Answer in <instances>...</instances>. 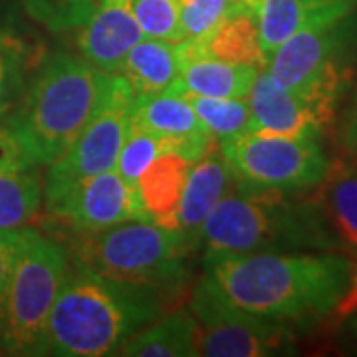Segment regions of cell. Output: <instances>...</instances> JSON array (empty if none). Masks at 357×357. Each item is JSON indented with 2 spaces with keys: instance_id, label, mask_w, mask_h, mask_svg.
I'll use <instances>...</instances> for the list:
<instances>
[{
  "instance_id": "1",
  "label": "cell",
  "mask_w": 357,
  "mask_h": 357,
  "mask_svg": "<svg viewBox=\"0 0 357 357\" xmlns=\"http://www.w3.org/2000/svg\"><path fill=\"white\" fill-rule=\"evenodd\" d=\"M206 274L230 302L260 318L307 326L330 318L351 258L342 252H256L206 258Z\"/></svg>"
},
{
  "instance_id": "2",
  "label": "cell",
  "mask_w": 357,
  "mask_h": 357,
  "mask_svg": "<svg viewBox=\"0 0 357 357\" xmlns=\"http://www.w3.org/2000/svg\"><path fill=\"white\" fill-rule=\"evenodd\" d=\"M115 76L82 56H48L0 128L26 163L40 169L52 165L102 109Z\"/></svg>"
},
{
  "instance_id": "3",
  "label": "cell",
  "mask_w": 357,
  "mask_h": 357,
  "mask_svg": "<svg viewBox=\"0 0 357 357\" xmlns=\"http://www.w3.org/2000/svg\"><path fill=\"white\" fill-rule=\"evenodd\" d=\"M197 244L204 248V260L256 252H340L312 192L258 189L236 177L204 218Z\"/></svg>"
},
{
  "instance_id": "4",
  "label": "cell",
  "mask_w": 357,
  "mask_h": 357,
  "mask_svg": "<svg viewBox=\"0 0 357 357\" xmlns=\"http://www.w3.org/2000/svg\"><path fill=\"white\" fill-rule=\"evenodd\" d=\"M163 312V290L112 280L72 264L48 316L44 356H115Z\"/></svg>"
},
{
  "instance_id": "5",
  "label": "cell",
  "mask_w": 357,
  "mask_h": 357,
  "mask_svg": "<svg viewBox=\"0 0 357 357\" xmlns=\"http://www.w3.org/2000/svg\"><path fill=\"white\" fill-rule=\"evenodd\" d=\"M195 248V241L183 230L165 229L153 220H128L77 234L72 264L112 280L169 290L185 282L187 256Z\"/></svg>"
},
{
  "instance_id": "6",
  "label": "cell",
  "mask_w": 357,
  "mask_h": 357,
  "mask_svg": "<svg viewBox=\"0 0 357 357\" xmlns=\"http://www.w3.org/2000/svg\"><path fill=\"white\" fill-rule=\"evenodd\" d=\"M70 258L60 243L22 227L0 307V349L10 356H44L46 324Z\"/></svg>"
},
{
  "instance_id": "7",
  "label": "cell",
  "mask_w": 357,
  "mask_h": 357,
  "mask_svg": "<svg viewBox=\"0 0 357 357\" xmlns=\"http://www.w3.org/2000/svg\"><path fill=\"white\" fill-rule=\"evenodd\" d=\"M357 66V10L307 26L284 40L268 58L276 82L335 117Z\"/></svg>"
},
{
  "instance_id": "8",
  "label": "cell",
  "mask_w": 357,
  "mask_h": 357,
  "mask_svg": "<svg viewBox=\"0 0 357 357\" xmlns=\"http://www.w3.org/2000/svg\"><path fill=\"white\" fill-rule=\"evenodd\" d=\"M189 310L199 328L197 356L268 357L294 351L292 326L238 307L206 272L192 286Z\"/></svg>"
},
{
  "instance_id": "9",
  "label": "cell",
  "mask_w": 357,
  "mask_h": 357,
  "mask_svg": "<svg viewBox=\"0 0 357 357\" xmlns=\"http://www.w3.org/2000/svg\"><path fill=\"white\" fill-rule=\"evenodd\" d=\"M218 145L232 175L258 189L307 192L318 187L332 165L319 139L314 137L246 131Z\"/></svg>"
},
{
  "instance_id": "10",
  "label": "cell",
  "mask_w": 357,
  "mask_h": 357,
  "mask_svg": "<svg viewBox=\"0 0 357 357\" xmlns=\"http://www.w3.org/2000/svg\"><path fill=\"white\" fill-rule=\"evenodd\" d=\"M133 102L135 93L128 82L117 74L102 109L77 135L74 145L58 161L46 167L44 199L58 195L82 178L115 169L131 123Z\"/></svg>"
},
{
  "instance_id": "11",
  "label": "cell",
  "mask_w": 357,
  "mask_h": 357,
  "mask_svg": "<svg viewBox=\"0 0 357 357\" xmlns=\"http://www.w3.org/2000/svg\"><path fill=\"white\" fill-rule=\"evenodd\" d=\"M48 215L76 234L98 232L128 220H149L139 189L115 169L82 178L54 197L44 199Z\"/></svg>"
},
{
  "instance_id": "12",
  "label": "cell",
  "mask_w": 357,
  "mask_h": 357,
  "mask_svg": "<svg viewBox=\"0 0 357 357\" xmlns=\"http://www.w3.org/2000/svg\"><path fill=\"white\" fill-rule=\"evenodd\" d=\"M246 102L250 107L248 131L252 133L319 139L324 129L333 121V115L282 86L266 68L258 72Z\"/></svg>"
},
{
  "instance_id": "13",
  "label": "cell",
  "mask_w": 357,
  "mask_h": 357,
  "mask_svg": "<svg viewBox=\"0 0 357 357\" xmlns=\"http://www.w3.org/2000/svg\"><path fill=\"white\" fill-rule=\"evenodd\" d=\"M76 28L79 56L107 74H117L129 50L145 38L131 0H93Z\"/></svg>"
},
{
  "instance_id": "14",
  "label": "cell",
  "mask_w": 357,
  "mask_h": 357,
  "mask_svg": "<svg viewBox=\"0 0 357 357\" xmlns=\"http://www.w3.org/2000/svg\"><path fill=\"white\" fill-rule=\"evenodd\" d=\"M131 123L167 141L171 151L187 157L191 163L217 143L195 114L191 102L175 89L155 96H135Z\"/></svg>"
},
{
  "instance_id": "15",
  "label": "cell",
  "mask_w": 357,
  "mask_h": 357,
  "mask_svg": "<svg viewBox=\"0 0 357 357\" xmlns=\"http://www.w3.org/2000/svg\"><path fill=\"white\" fill-rule=\"evenodd\" d=\"M243 2L255 16L258 38L266 60L284 40L294 36L296 32L357 10V0H243Z\"/></svg>"
},
{
  "instance_id": "16",
  "label": "cell",
  "mask_w": 357,
  "mask_h": 357,
  "mask_svg": "<svg viewBox=\"0 0 357 357\" xmlns=\"http://www.w3.org/2000/svg\"><path fill=\"white\" fill-rule=\"evenodd\" d=\"M44 204L40 167L26 163L0 128V229H22Z\"/></svg>"
},
{
  "instance_id": "17",
  "label": "cell",
  "mask_w": 357,
  "mask_h": 357,
  "mask_svg": "<svg viewBox=\"0 0 357 357\" xmlns=\"http://www.w3.org/2000/svg\"><path fill=\"white\" fill-rule=\"evenodd\" d=\"M232 183H234V175L222 157L218 141L191 163L185 191L178 203L177 222L178 230L191 236L195 244L204 218L211 215V211L217 206L218 201L227 195Z\"/></svg>"
},
{
  "instance_id": "18",
  "label": "cell",
  "mask_w": 357,
  "mask_h": 357,
  "mask_svg": "<svg viewBox=\"0 0 357 357\" xmlns=\"http://www.w3.org/2000/svg\"><path fill=\"white\" fill-rule=\"evenodd\" d=\"M312 197L326 225L345 256H357V167L347 159H335Z\"/></svg>"
},
{
  "instance_id": "19",
  "label": "cell",
  "mask_w": 357,
  "mask_h": 357,
  "mask_svg": "<svg viewBox=\"0 0 357 357\" xmlns=\"http://www.w3.org/2000/svg\"><path fill=\"white\" fill-rule=\"evenodd\" d=\"M262 68L232 64L199 54L183 40V66L173 88L185 96L204 98H246Z\"/></svg>"
},
{
  "instance_id": "20",
  "label": "cell",
  "mask_w": 357,
  "mask_h": 357,
  "mask_svg": "<svg viewBox=\"0 0 357 357\" xmlns=\"http://www.w3.org/2000/svg\"><path fill=\"white\" fill-rule=\"evenodd\" d=\"M183 66V42L139 40L119 68V76L135 96H155L173 88Z\"/></svg>"
},
{
  "instance_id": "21",
  "label": "cell",
  "mask_w": 357,
  "mask_h": 357,
  "mask_svg": "<svg viewBox=\"0 0 357 357\" xmlns=\"http://www.w3.org/2000/svg\"><path fill=\"white\" fill-rule=\"evenodd\" d=\"M191 161L177 151H165L155 159L137 181L141 203L149 220L178 230L177 213L185 191Z\"/></svg>"
},
{
  "instance_id": "22",
  "label": "cell",
  "mask_w": 357,
  "mask_h": 357,
  "mask_svg": "<svg viewBox=\"0 0 357 357\" xmlns=\"http://www.w3.org/2000/svg\"><path fill=\"white\" fill-rule=\"evenodd\" d=\"M199 328L189 307H177L149 321L133 333L115 356L126 357H191L197 356Z\"/></svg>"
},
{
  "instance_id": "23",
  "label": "cell",
  "mask_w": 357,
  "mask_h": 357,
  "mask_svg": "<svg viewBox=\"0 0 357 357\" xmlns=\"http://www.w3.org/2000/svg\"><path fill=\"white\" fill-rule=\"evenodd\" d=\"M199 54L232 62V64L266 68V56L260 46L258 28L252 13L243 0L234 4L222 22L203 40H187Z\"/></svg>"
},
{
  "instance_id": "24",
  "label": "cell",
  "mask_w": 357,
  "mask_h": 357,
  "mask_svg": "<svg viewBox=\"0 0 357 357\" xmlns=\"http://www.w3.org/2000/svg\"><path fill=\"white\" fill-rule=\"evenodd\" d=\"M36 68V48L8 18L0 16V121L20 100Z\"/></svg>"
},
{
  "instance_id": "25",
  "label": "cell",
  "mask_w": 357,
  "mask_h": 357,
  "mask_svg": "<svg viewBox=\"0 0 357 357\" xmlns=\"http://www.w3.org/2000/svg\"><path fill=\"white\" fill-rule=\"evenodd\" d=\"M185 98L191 102L192 109L199 115L204 129L218 143L238 137L248 131L250 107L246 98H204V96H185Z\"/></svg>"
},
{
  "instance_id": "26",
  "label": "cell",
  "mask_w": 357,
  "mask_h": 357,
  "mask_svg": "<svg viewBox=\"0 0 357 357\" xmlns=\"http://www.w3.org/2000/svg\"><path fill=\"white\" fill-rule=\"evenodd\" d=\"M165 151H171L167 141L159 139L157 135L137 128L135 123H129V131L123 141V147L117 157L115 171L129 183H135L147 171V167Z\"/></svg>"
},
{
  "instance_id": "27",
  "label": "cell",
  "mask_w": 357,
  "mask_h": 357,
  "mask_svg": "<svg viewBox=\"0 0 357 357\" xmlns=\"http://www.w3.org/2000/svg\"><path fill=\"white\" fill-rule=\"evenodd\" d=\"M131 8L147 38L185 40L177 0H131Z\"/></svg>"
},
{
  "instance_id": "28",
  "label": "cell",
  "mask_w": 357,
  "mask_h": 357,
  "mask_svg": "<svg viewBox=\"0 0 357 357\" xmlns=\"http://www.w3.org/2000/svg\"><path fill=\"white\" fill-rule=\"evenodd\" d=\"M241 0H177L185 40H203Z\"/></svg>"
},
{
  "instance_id": "29",
  "label": "cell",
  "mask_w": 357,
  "mask_h": 357,
  "mask_svg": "<svg viewBox=\"0 0 357 357\" xmlns=\"http://www.w3.org/2000/svg\"><path fill=\"white\" fill-rule=\"evenodd\" d=\"M357 312V256L351 258V268H349V278H347V286H345L344 294L340 298V302L330 314V319L335 328H342L347 319L351 318Z\"/></svg>"
},
{
  "instance_id": "30",
  "label": "cell",
  "mask_w": 357,
  "mask_h": 357,
  "mask_svg": "<svg viewBox=\"0 0 357 357\" xmlns=\"http://www.w3.org/2000/svg\"><path fill=\"white\" fill-rule=\"evenodd\" d=\"M18 236H20V229H0V307L10 278Z\"/></svg>"
},
{
  "instance_id": "31",
  "label": "cell",
  "mask_w": 357,
  "mask_h": 357,
  "mask_svg": "<svg viewBox=\"0 0 357 357\" xmlns=\"http://www.w3.org/2000/svg\"><path fill=\"white\" fill-rule=\"evenodd\" d=\"M344 147L347 153L351 151H357V96L354 100V105L349 109V115H347V121H345L344 129Z\"/></svg>"
},
{
  "instance_id": "32",
  "label": "cell",
  "mask_w": 357,
  "mask_h": 357,
  "mask_svg": "<svg viewBox=\"0 0 357 357\" xmlns=\"http://www.w3.org/2000/svg\"><path fill=\"white\" fill-rule=\"evenodd\" d=\"M344 326H347V328L351 330V333H354V335L357 337V312L354 314V316H351V318L347 319V321H345Z\"/></svg>"
},
{
  "instance_id": "33",
  "label": "cell",
  "mask_w": 357,
  "mask_h": 357,
  "mask_svg": "<svg viewBox=\"0 0 357 357\" xmlns=\"http://www.w3.org/2000/svg\"><path fill=\"white\" fill-rule=\"evenodd\" d=\"M345 157H347V159H349V161H351V163L357 167V151H351V153H347Z\"/></svg>"
}]
</instances>
